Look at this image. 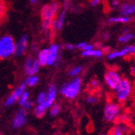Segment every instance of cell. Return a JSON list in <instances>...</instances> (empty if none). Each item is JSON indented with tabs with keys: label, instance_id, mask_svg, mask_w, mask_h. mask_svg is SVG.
Returning a JSON list of instances; mask_svg holds the SVG:
<instances>
[{
	"label": "cell",
	"instance_id": "1",
	"mask_svg": "<svg viewBox=\"0 0 135 135\" xmlns=\"http://www.w3.org/2000/svg\"><path fill=\"white\" fill-rule=\"evenodd\" d=\"M82 87L81 79L75 77L70 83H65L60 89V92L64 97L69 100H73L79 94Z\"/></svg>",
	"mask_w": 135,
	"mask_h": 135
},
{
	"label": "cell",
	"instance_id": "2",
	"mask_svg": "<svg viewBox=\"0 0 135 135\" xmlns=\"http://www.w3.org/2000/svg\"><path fill=\"white\" fill-rule=\"evenodd\" d=\"M16 42L10 35H4L0 37V60L11 57L15 54Z\"/></svg>",
	"mask_w": 135,
	"mask_h": 135
},
{
	"label": "cell",
	"instance_id": "3",
	"mask_svg": "<svg viewBox=\"0 0 135 135\" xmlns=\"http://www.w3.org/2000/svg\"><path fill=\"white\" fill-rule=\"evenodd\" d=\"M114 90L117 100L120 103H124L131 95L132 83L127 79H121Z\"/></svg>",
	"mask_w": 135,
	"mask_h": 135
},
{
	"label": "cell",
	"instance_id": "4",
	"mask_svg": "<svg viewBox=\"0 0 135 135\" xmlns=\"http://www.w3.org/2000/svg\"><path fill=\"white\" fill-rule=\"evenodd\" d=\"M60 9L59 4L57 2H53L51 4H45L42 7L41 16L42 20L53 21L56 18V15Z\"/></svg>",
	"mask_w": 135,
	"mask_h": 135
},
{
	"label": "cell",
	"instance_id": "5",
	"mask_svg": "<svg viewBox=\"0 0 135 135\" xmlns=\"http://www.w3.org/2000/svg\"><path fill=\"white\" fill-rule=\"evenodd\" d=\"M120 79L121 77L119 73L113 69L108 70L104 74V82L110 89L114 90Z\"/></svg>",
	"mask_w": 135,
	"mask_h": 135
},
{
	"label": "cell",
	"instance_id": "6",
	"mask_svg": "<svg viewBox=\"0 0 135 135\" xmlns=\"http://www.w3.org/2000/svg\"><path fill=\"white\" fill-rule=\"evenodd\" d=\"M120 112V106L116 103H109L104 108V118L107 121L115 120Z\"/></svg>",
	"mask_w": 135,
	"mask_h": 135
},
{
	"label": "cell",
	"instance_id": "7",
	"mask_svg": "<svg viewBox=\"0 0 135 135\" xmlns=\"http://www.w3.org/2000/svg\"><path fill=\"white\" fill-rule=\"evenodd\" d=\"M41 65L38 62L37 58H34L32 57H28L25 62H24V71L28 75H36L40 70Z\"/></svg>",
	"mask_w": 135,
	"mask_h": 135
},
{
	"label": "cell",
	"instance_id": "8",
	"mask_svg": "<svg viewBox=\"0 0 135 135\" xmlns=\"http://www.w3.org/2000/svg\"><path fill=\"white\" fill-rule=\"evenodd\" d=\"M135 53V46L133 45H127L124 48H122L120 50H116L113 52H111L108 55V58L109 60H114L117 57H126L130 55H133Z\"/></svg>",
	"mask_w": 135,
	"mask_h": 135
},
{
	"label": "cell",
	"instance_id": "9",
	"mask_svg": "<svg viewBox=\"0 0 135 135\" xmlns=\"http://www.w3.org/2000/svg\"><path fill=\"white\" fill-rule=\"evenodd\" d=\"M67 7H68V3L67 1H65L62 8L61 10L59 16L57 17V19H54L52 21V31H55V30H61L63 27V24L66 20V11H67Z\"/></svg>",
	"mask_w": 135,
	"mask_h": 135
},
{
	"label": "cell",
	"instance_id": "10",
	"mask_svg": "<svg viewBox=\"0 0 135 135\" xmlns=\"http://www.w3.org/2000/svg\"><path fill=\"white\" fill-rule=\"evenodd\" d=\"M59 50L60 47L57 44L53 43L48 48V61L47 65H57L59 62Z\"/></svg>",
	"mask_w": 135,
	"mask_h": 135
},
{
	"label": "cell",
	"instance_id": "11",
	"mask_svg": "<svg viewBox=\"0 0 135 135\" xmlns=\"http://www.w3.org/2000/svg\"><path fill=\"white\" fill-rule=\"evenodd\" d=\"M25 88H26V84L25 83H22L20 84L19 87H17L14 91L13 92H12L10 96L7 98V99L5 101V106L7 107H9V106H11V105H13L15 104L16 101L18 100L19 99V97L21 95V94L25 91Z\"/></svg>",
	"mask_w": 135,
	"mask_h": 135
},
{
	"label": "cell",
	"instance_id": "12",
	"mask_svg": "<svg viewBox=\"0 0 135 135\" xmlns=\"http://www.w3.org/2000/svg\"><path fill=\"white\" fill-rule=\"evenodd\" d=\"M28 36L23 35L20 38V40L16 43L15 48V55L20 57L25 54L28 49Z\"/></svg>",
	"mask_w": 135,
	"mask_h": 135
},
{
	"label": "cell",
	"instance_id": "13",
	"mask_svg": "<svg viewBox=\"0 0 135 135\" xmlns=\"http://www.w3.org/2000/svg\"><path fill=\"white\" fill-rule=\"evenodd\" d=\"M27 122V113L25 109H20L16 114L15 118L12 122V126L14 129H19L25 125Z\"/></svg>",
	"mask_w": 135,
	"mask_h": 135
},
{
	"label": "cell",
	"instance_id": "14",
	"mask_svg": "<svg viewBox=\"0 0 135 135\" xmlns=\"http://www.w3.org/2000/svg\"><path fill=\"white\" fill-rule=\"evenodd\" d=\"M57 96V88L54 84H51L48 88V92L46 93V100H45V106L50 108L54 102Z\"/></svg>",
	"mask_w": 135,
	"mask_h": 135
},
{
	"label": "cell",
	"instance_id": "15",
	"mask_svg": "<svg viewBox=\"0 0 135 135\" xmlns=\"http://www.w3.org/2000/svg\"><path fill=\"white\" fill-rule=\"evenodd\" d=\"M119 11L120 16H129L131 15L134 14L135 11V5L133 3H125L121 4L119 8Z\"/></svg>",
	"mask_w": 135,
	"mask_h": 135
},
{
	"label": "cell",
	"instance_id": "16",
	"mask_svg": "<svg viewBox=\"0 0 135 135\" xmlns=\"http://www.w3.org/2000/svg\"><path fill=\"white\" fill-rule=\"evenodd\" d=\"M103 51L100 49H92L89 51H82V55L85 57H101L103 56Z\"/></svg>",
	"mask_w": 135,
	"mask_h": 135
},
{
	"label": "cell",
	"instance_id": "17",
	"mask_svg": "<svg viewBox=\"0 0 135 135\" xmlns=\"http://www.w3.org/2000/svg\"><path fill=\"white\" fill-rule=\"evenodd\" d=\"M37 60L41 66H45L47 65L48 61V49H43L40 50L37 55Z\"/></svg>",
	"mask_w": 135,
	"mask_h": 135
},
{
	"label": "cell",
	"instance_id": "18",
	"mask_svg": "<svg viewBox=\"0 0 135 135\" xmlns=\"http://www.w3.org/2000/svg\"><path fill=\"white\" fill-rule=\"evenodd\" d=\"M130 21L129 16H114L111 17L108 20V23H127Z\"/></svg>",
	"mask_w": 135,
	"mask_h": 135
},
{
	"label": "cell",
	"instance_id": "19",
	"mask_svg": "<svg viewBox=\"0 0 135 135\" xmlns=\"http://www.w3.org/2000/svg\"><path fill=\"white\" fill-rule=\"evenodd\" d=\"M134 37L133 33L130 32H126L122 35H120L118 38V41L121 44H126L128 42H129L130 41H132Z\"/></svg>",
	"mask_w": 135,
	"mask_h": 135
},
{
	"label": "cell",
	"instance_id": "20",
	"mask_svg": "<svg viewBox=\"0 0 135 135\" xmlns=\"http://www.w3.org/2000/svg\"><path fill=\"white\" fill-rule=\"evenodd\" d=\"M46 109L47 107L45 104H38V105H36L35 108V115L39 118L42 117L46 113Z\"/></svg>",
	"mask_w": 135,
	"mask_h": 135
},
{
	"label": "cell",
	"instance_id": "21",
	"mask_svg": "<svg viewBox=\"0 0 135 135\" xmlns=\"http://www.w3.org/2000/svg\"><path fill=\"white\" fill-rule=\"evenodd\" d=\"M38 83H39V78L36 75H28V77L26 79L25 82H24L26 86H29V87H34V86H36Z\"/></svg>",
	"mask_w": 135,
	"mask_h": 135
},
{
	"label": "cell",
	"instance_id": "22",
	"mask_svg": "<svg viewBox=\"0 0 135 135\" xmlns=\"http://www.w3.org/2000/svg\"><path fill=\"white\" fill-rule=\"evenodd\" d=\"M82 70H83V68H82V66H75V67H73V68H71L70 70H69V72H68V75L70 76V77H72V78H75V77H77L79 74L82 72Z\"/></svg>",
	"mask_w": 135,
	"mask_h": 135
},
{
	"label": "cell",
	"instance_id": "23",
	"mask_svg": "<svg viewBox=\"0 0 135 135\" xmlns=\"http://www.w3.org/2000/svg\"><path fill=\"white\" fill-rule=\"evenodd\" d=\"M28 100H29V93L28 91H24L18 99L19 104L20 106H23L24 104H25Z\"/></svg>",
	"mask_w": 135,
	"mask_h": 135
},
{
	"label": "cell",
	"instance_id": "24",
	"mask_svg": "<svg viewBox=\"0 0 135 135\" xmlns=\"http://www.w3.org/2000/svg\"><path fill=\"white\" fill-rule=\"evenodd\" d=\"M61 111V106L59 104H52L50 106V114L52 117L57 116Z\"/></svg>",
	"mask_w": 135,
	"mask_h": 135
},
{
	"label": "cell",
	"instance_id": "25",
	"mask_svg": "<svg viewBox=\"0 0 135 135\" xmlns=\"http://www.w3.org/2000/svg\"><path fill=\"white\" fill-rule=\"evenodd\" d=\"M126 133V128L122 126H117L112 130V135H124Z\"/></svg>",
	"mask_w": 135,
	"mask_h": 135
},
{
	"label": "cell",
	"instance_id": "26",
	"mask_svg": "<svg viewBox=\"0 0 135 135\" xmlns=\"http://www.w3.org/2000/svg\"><path fill=\"white\" fill-rule=\"evenodd\" d=\"M6 11H7V8H6L5 3H3V0H0V23H1V20L5 16Z\"/></svg>",
	"mask_w": 135,
	"mask_h": 135
},
{
	"label": "cell",
	"instance_id": "27",
	"mask_svg": "<svg viewBox=\"0 0 135 135\" xmlns=\"http://www.w3.org/2000/svg\"><path fill=\"white\" fill-rule=\"evenodd\" d=\"M36 100H37V103L38 104H45V100H46V92H45V91L41 92L38 95Z\"/></svg>",
	"mask_w": 135,
	"mask_h": 135
},
{
	"label": "cell",
	"instance_id": "28",
	"mask_svg": "<svg viewBox=\"0 0 135 135\" xmlns=\"http://www.w3.org/2000/svg\"><path fill=\"white\" fill-rule=\"evenodd\" d=\"M97 100H98L97 96H95V95H92V94L90 95H88V96L87 97V99H86V100H87V102H88V104H91L96 103V102H97Z\"/></svg>",
	"mask_w": 135,
	"mask_h": 135
},
{
	"label": "cell",
	"instance_id": "29",
	"mask_svg": "<svg viewBox=\"0 0 135 135\" xmlns=\"http://www.w3.org/2000/svg\"><path fill=\"white\" fill-rule=\"evenodd\" d=\"M89 86L93 88V89H95V88H99V86H100V83L99 81H98L97 79H91L90 83H89Z\"/></svg>",
	"mask_w": 135,
	"mask_h": 135
},
{
	"label": "cell",
	"instance_id": "30",
	"mask_svg": "<svg viewBox=\"0 0 135 135\" xmlns=\"http://www.w3.org/2000/svg\"><path fill=\"white\" fill-rule=\"evenodd\" d=\"M94 48V45H92V44H86L81 50H82V51H89V50H92V49Z\"/></svg>",
	"mask_w": 135,
	"mask_h": 135
},
{
	"label": "cell",
	"instance_id": "31",
	"mask_svg": "<svg viewBox=\"0 0 135 135\" xmlns=\"http://www.w3.org/2000/svg\"><path fill=\"white\" fill-rule=\"evenodd\" d=\"M23 107L24 108V109H25V110H29L33 107V103H32V101L28 100L25 104H24V105Z\"/></svg>",
	"mask_w": 135,
	"mask_h": 135
},
{
	"label": "cell",
	"instance_id": "32",
	"mask_svg": "<svg viewBox=\"0 0 135 135\" xmlns=\"http://www.w3.org/2000/svg\"><path fill=\"white\" fill-rule=\"evenodd\" d=\"M100 3V0H91V5L92 7H97Z\"/></svg>",
	"mask_w": 135,
	"mask_h": 135
},
{
	"label": "cell",
	"instance_id": "33",
	"mask_svg": "<svg viewBox=\"0 0 135 135\" xmlns=\"http://www.w3.org/2000/svg\"><path fill=\"white\" fill-rule=\"evenodd\" d=\"M86 44H87V42H84V41H82V42H79V43H78L76 45H75V48H78V49H80V50H81V49L86 45Z\"/></svg>",
	"mask_w": 135,
	"mask_h": 135
},
{
	"label": "cell",
	"instance_id": "34",
	"mask_svg": "<svg viewBox=\"0 0 135 135\" xmlns=\"http://www.w3.org/2000/svg\"><path fill=\"white\" fill-rule=\"evenodd\" d=\"M65 47H66V49H67L68 50H73L75 48V45H71V44H66V45H65Z\"/></svg>",
	"mask_w": 135,
	"mask_h": 135
},
{
	"label": "cell",
	"instance_id": "35",
	"mask_svg": "<svg viewBox=\"0 0 135 135\" xmlns=\"http://www.w3.org/2000/svg\"><path fill=\"white\" fill-rule=\"evenodd\" d=\"M119 5V2H118V0H113V1L112 2V6L113 7H118Z\"/></svg>",
	"mask_w": 135,
	"mask_h": 135
},
{
	"label": "cell",
	"instance_id": "36",
	"mask_svg": "<svg viewBox=\"0 0 135 135\" xmlns=\"http://www.w3.org/2000/svg\"><path fill=\"white\" fill-rule=\"evenodd\" d=\"M30 2H31V3L34 4V3H36V2H37V0H30Z\"/></svg>",
	"mask_w": 135,
	"mask_h": 135
},
{
	"label": "cell",
	"instance_id": "37",
	"mask_svg": "<svg viewBox=\"0 0 135 135\" xmlns=\"http://www.w3.org/2000/svg\"><path fill=\"white\" fill-rule=\"evenodd\" d=\"M101 135H106V134H101Z\"/></svg>",
	"mask_w": 135,
	"mask_h": 135
}]
</instances>
